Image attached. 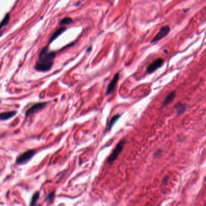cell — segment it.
I'll list each match as a JSON object with an SVG mask.
<instances>
[{
  "label": "cell",
  "instance_id": "cell-2",
  "mask_svg": "<svg viewBox=\"0 0 206 206\" xmlns=\"http://www.w3.org/2000/svg\"><path fill=\"white\" fill-rule=\"evenodd\" d=\"M125 144H126L125 139H122L121 141L118 142V143L117 145V146H115V149H114L111 154L109 156L108 158L107 161L109 164L112 163L115 160L117 159L119 154L121 152L123 148H124Z\"/></svg>",
  "mask_w": 206,
  "mask_h": 206
},
{
  "label": "cell",
  "instance_id": "cell-17",
  "mask_svg": "<svg viewBox=\"0 0 206 206\" xmlns=\"http://www.w3.org/2000/svg\"><path fill=\"white\" fill-rule=\"evenodd\" d=\"M161 151H157L155 154V156H157L160 153H161Z\"/></svg>",
  "mask_w": 206,
  "mask_h": 206
},
{
  "label": "cell",
  "instance_id": "cell-13",
  "mask_svg": "<svg viewBox=\"0 0 206 206\" xmlns=\"http://www.w3.org/2000/svg\"><path fill=\"white\" fill-rule=\"evenodd\" d=\"M9 20H10V14L7 13L6 15V16L4 18V19L2 20V21L0 22V30L9 23Z\"/></svg>",
  "mask_w": 206,
  "mask_h": 206
},
{
  "label": "cell",
  "instance_id": "cell-14",
  "mask_svg": "<svg viewBox=\"0 0 206 206\" xmlns=\"http://www.w3.org/2000/svg\"><path fill=\"white\" fill-rule=\"evenodd\" d=\"M39 198V193L38 192H36L33 196H32V198H31V202H30V206H35L36 205V204L37 202V201L38 200Z\"/></svg>",
  "mask_w": 206,
  "mask_h": 206
},
{
  "label": "cell",
  "instance_id": "cell-16",
  "mask_svg": "<svg viewBox=\"0 0 206 206\" xmlns=\"http://www.w3.org/2000/svg\"><path fill=\"white\" fill-rule=\"evenodd\" d=\"M54 197H55V192H52L50 195H49L47 199L49 201H52L54 199Z\"/></svg>",
  "mask_w": 206,
  "mask_h": 206
},
{
  "label": "cell",
  "instance_id": "cell-7",
  "mask_svg": "<svg viewBox=\"0 0 206 206\" xmlns=\"http://www.w3.org/2000/svg\"><path fill=\"white\" fill-rule=\"evenodd\" d=\"M118 79H119V73H117L114 75L112 80L109 82V84L107 86L106 90V96H108L114 92V91L115 89V87L117 86Z\"/></svg>",
  "mask_w": 206,
  "mask_h": 206
},
{
  "label": "cell",
  "instance_id": "cell-10",
  "mask_svg": "<svg viewBox=\"0 0 206 206\" xmlns=\"http://www.w3.org/2000/svg\"><path fill=\"white\" fill-rule=\"evenodd\" d=\"M176 96V93L175 91H172L164 99V102H163V105L164 106H166L168 105L169 104H170L175 99Z\"/></svg>",
  "mask_w": 206,
  "mask_h": 206
},
{
  "label": "cell",
  "instance_id": "cell-3",
  "mask_svg": "<svg viewBox=\"0 0 206 206\" xmlns=\"http://www.w3.org/2000/svg\"><path fill=\"white\" fill-rule=\"evenodd\" d=\"M35 154V151L34 150H28L21 155H20L16 159V163L18 164H23L26 163H27L31 159V158L33 157V155Z\"/></svg>",
  "mask_w": 206,
  "mask_h": 206
},
{
  "label": "cell",
  "instance_id": "cell-11",
  "mask_svg": "<svg viewBox=\"0 0 206 206\" xmlns=\"http://www.w3.org/2000/svg\"><path fill=\"white\" fill-rule=\"evenodd\" d=\"M66 27H61L59 28V29H58L53 34V35L52 36L50 39V43H51L52 42H53V41L54 40H55L59 36H60L62 33H64L65 30H66Z\"/></svg>",
  "mask_w": 206,
  "mask_h": 206
},
{
  "label": "cell",
  "instance_id": "cell-6",
  "mask_svg": "<svg viewBox=\"0 0 206 206\" xmlns=\"http://www.w3.org/2000/svg\"><path fill=\"white\" fill-rule=\"evenodd\" d=\"M47 105V102H41V103H37L31 106L25 112V116L26 117H28L29 115L39 111H40L41 109H43Z\"/></svg>",
  "mask_w": 206,
  "mask_h": 206
},
{
  "label": "cell",
  "instance_id": "cell-12",
  "mask_svg": "<svg viewBox=\"0 0 206 206\" xmlns=\"http://www.w3.org/2000/svg\"><path fill=\"white\" fill-rule=\"evenodd\" d=\"M120 117V115L117 114L115 115H114L111 119L109 121V125H108V129L110 130H111V128L113 127V126L114 125L115 123L117 122V121L119 119V118Z\"/></svg>",
  "mask_w": 206,
  "mask_h": 206
},
{
  "label": "cell",
  "instance_id": "cell-9",
  "mask_svg": "<svg viewBox=\"0 0 206 206\" xmlns=\"http://www.w3.org/2000/svg\"><path fill=\"white\" fill-rule=\"evenodd\" d=\"M16 114V112L15 111L1 113L0 114V120H6L10 119V118H12L13 116H15Z\"/></svg>",
  "mask_w": 206,
  "mask_h": 206
},
{
  "label": "cell",
  "instance_id": "cell-1",
  "mask_svg": "<svg viewBox=\"0 0 206 206\" xmlns=\"http://www.w3.org/2000/svg\"><path fill=\"white\" fill-rule=\"evenodd\" d=\"M56 52L50 51L49 47H45L39 53L38 61L34 68L40 72H46L51 69L53 65V60L56 56Z\"/></svg>",
  "mask_w": 206,
  "mask_h": 206
},
{
  "label": "cell",
  "instance_id": "cell-8",
  "mask_svg": "<svg viewBox=\"0 0 206 206\" xmlns=\"http://www.w3.org/2000/svg\"><path fill=\"white\" fill-rule=\"evenodd\" d=\"M175 108L176 109L177 114L178 115H181L186 111V108H187V106H186V105L183 104L181 102H179L175 104Z\"/></svg>",
  "mask_w": 206,
  "mask_h": 206
},
{
  "label": "cell",
  "instance_id": "cell-5",
  "mask_svg": "<svg viewBox=\"0 0 206 206\" xmlns=\"http://www.w3.org/2000/svg\"><path fill=\"white\" fill-rule=\"evenodd\" d=\"M164 62V60L163 58H158L154 61H153L146 68V73L148 74H151L160 68Z\"/></svg>",
  "mask_w": 206,
  "mask_h": 206
},
{
  "label": "cell",
  "instance_id": "cell-15",
  "mask_svg": "<svg viewBox=\"0 0 206 206\" xmlns=\"http://www.w3.org/2000/svg\"><path fill=\"white\" fill-rule=\"evenodd\" d=\"M73 22V19L69 17H66L63 18L59 22V24L61 25H68V24H70L71 23H72Z\"/></svg>",
  "mask_w": 206,
  "mask_h": 206
},
{
  "label": "cell",
  "instance_id": "cell-4",
  "mask_svg": "<svg viewBox=\"0 0 206 206\" xmlns=\"http://www.w3.org/2000/svg\"><path fill=\"white\" fill-rule=\"evenodd\" d=\"M171 31V28L169 25H165L161 28L160 31L157 34V35L154 37V39L151 41V43L153 44L157 41L162 39L164 37H166Z\"/></svg>",
  "mask_w": 206,
  "mask_h": 206
}]
</instances>
